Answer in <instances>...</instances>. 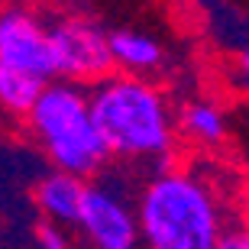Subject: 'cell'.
<instances>
[{
	"instance_id": "cell-3",
	"label": "cell",
	"mask_w": 249,
	"mask_h": 249,
	"mask_svg": "<svg viewBox=\"0 0 249 249\" xmlns=\"http://www.w3.org/2000/svg\"><path fill=\"white\" fill-rule=\"evenodd\" d=\"M26 113L33 117V126L46 139L49 152L62 172H71L81 178L94 172L97 162L107 156L101 133L91 123L88 101L74 88H65V84L42 88Z\"/></svg>"
},
{
	"instance_id": "cell-10",
	"label": "cell",
	"mask_w": 249,
	"mask_h": 249,
	"mask_svg": "<svg viewBox=\"0 0 249 249\" xmlns=\"http://www.w3.org/2000/svg\"><path fill=\"white\" fill-rule=\"evenodd\" d=\"M185 129L197 139H207V142H217L223 136V117L220 110H213L207 104H197L185 113Z\"/></svg>"
},
{
	"instance_id": "cell-1",
	"label": "cell",
	"mask_w": 249,
	"mask_h": 249,
	"mask_svg": "<svg viewBox=\"0 0 249 249\" xmlns=\"http://www.w3.org/2000/svg\"><path fill=\"white\" fill-rule=\"evenodd\" d=\"M139 227L156 249H211L220 240V217L211 194L185 175H165L149 185Z\"/></svg>"
},
{
	"instance_id": "cell-4",
	"label": "cell",
	"mask_w": 249,
	"mask_h": 249,
	"mask_svg": "<svg viewBox=\"0 0 249 249\" xmlns=\"http://www.w3.org/2000/svg\"><path fill=\"white\" fill-rule=\"evenodd\" d=\"M49 46H52L55 74L94 78V74H104L113 65L107 36L91 23H78V19L62 23L58 29L49 33Z\"/></svg>"
},
{
	"instance_id": "cell-8",
	"label": "cell",
	"mask_w": 249,
	"mask_h": 249,
	"mask_svg": "<svg viewBox=\"0 0 249 249\" xmlns=\"http://www.w3.org/2000/svg\"><path fill=\"white\" fill-rule=\"evenodd\" d=\"M46 88V78H39L33 71H23V68H13V65L0 62V104L7 110L26 113L33 107V101L39 97V91Z\"/></svg>"
},
{
	"instance_id": "cell-5",
	"label": "cell",
	"mask_w": 249,
	"mask_h": 249,
	"mask_svg": "<svg viewBox=\"0 0 249 249\" xmlns=\"http://www.w3.org/2000/svg\"><path fill=\"white\" fill-rule=\"evenodd\" d=\"M74 223H81L91 243L101 249H129L136 243V223L129 211L110 191H101V188H84Z\"/></svg>"
},
{
	"instance_id": "cell-6",
	"label": "cell",
	"mask_w": 249,
	"mask_h": 249,
	"mask_svg": "<svg viewBox=\"0 0 249 249\" xmlns=\"http://www.w3.org/2000/svg\"><path fill=\"white\" fill-rule=\"evenodd\" d=\"M0 62L33 71L39 78H52V46L49 36L23 13H7L0 17Z\"/></svg>"
},
{
	"instance_id": "cell-9",
	"label": "cell",
	"mask_w": 249,
	"mask_h": 249,
	"mask_svg": "<svg viewBox=\"0 0 249 249\" xmlns=\"http://www.w3.org/2000/svg\"><path fill=\"white\" fill-rule=\"evenodd\" d=\"M107 46H110L113 62H123L129 68H152L162 58L156 42L146 36H136V33H117L107 39Z\"/></svg>"
},
{
	"instance_id": "cell-11",
	"label": "cell",
	"mask_w": 249,
	"mask_h": 249,
	"mask_svg": "<svg viewBox=\"0 0 249 249\" xmlns=\"http://www.w3.org/2000/svg\"><path fill=\"white\" fill-rule=\"evenodd\" d=\"M36 236H39V243H42L46 249H65L62 230H58V227H52V223H39V227H36Z\"/></svg>"
},
{
	"instance_id": "cell-2",
	"label": "cell",
	"mask_w": 249,
	"mask_h": 249,
	"mask_svg": "<svg viewBox=\"0 0 249 249\" xmlns=\"http://www.w3.org/2000/svg\"><path fill=\"white\" fill-rule=\"evenodd\" d=\"M94 129L101 133L107 152L120 156H149L165 152L168 129L165 104L152 88L139 81H110L88 104Z\"/></svg>"
},
{
	"instance_id": "cell-7",
	"label": "cell",
	"mask_w": 249,
	"mask_h": 249,
	"mask_svg": "<svg viewBox=\"0 0 249 249\" xmlns=\"http://www.w3.org/2000/svg\"><path fill=\"white\" fill-rule=\"evenodd\" d=\"M81 181L78 175L65 172V175H55L39 185V207L52 217V220H62V223H74L78 220V207H81Z\"/></svg>"
}]
</instances>
